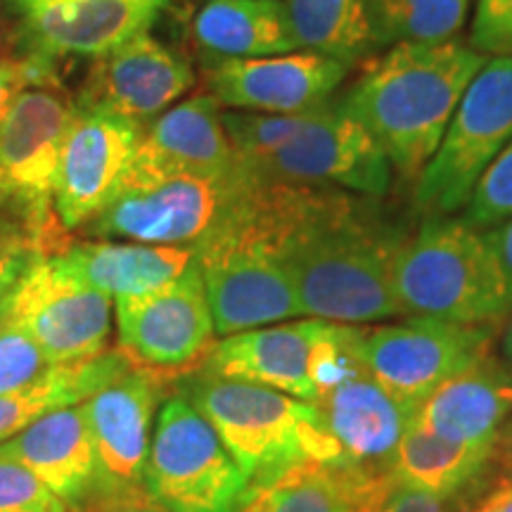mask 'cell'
<instances>
[{"mask_svg":"<svg viewBox=\"0 0 512 512\" xmlns=\"http://www.w3.org/2000/svg\"><path fill=\"white\" fill-rule=\"evenodd\" d=\"M486 60L458 38L401 43L363 62L337 102L380 143L394 174L415 181L437 152L467 83Z\"/></svg>","mask_w":512,"mask_h":512,"instance_id":"obj_1","label":"cell"},{"mask_svg":"<svg viewBox=\"0 0 512 512\" xmlns=\"http://www.w3.org/2000/svg\"><path fill=\"white\" fill-rule=\"evenodd\" d=\"M368 200L373 197L342 192L285 252L304 318L373 325L401 316L394 266L408 238Z\"/></svg>","mask_w":512,"mask_h":512,"instance_id":"obj_2","label":"cell"},{"mask_svg":"<svg viewBox=\"0 0 512 512\" xmlns=\"http://www.w3.org/2000/svg\"><path fill=\"white\" fill-rule=\"evenodd\" d=\"M171 384L219 432L249 479L247 496L297 467L347 463L309 401L254 382L228 380L202 366Z\"/></svg>","mask_w":512,"mask_h":512,"instance_id":"obj_3","label":"cell"},{"mask_svg":"<svg viewBox=\"0 0 512 512\" xmlns=\"http://www.w3.org/2000/svg\"><path fill=\"white\" fill-rule=\"evenodd\" d=\"M401 316L496 325L512 311V283L486 230L456 214H427L394 266Z\"/></svg>","mask_w":512,"mask_h":512,"instance_id":"obj_4","label":"cell"},{"mask_svg":"<svg viewBox=\"0 0 512 512\" xmlns=\"http://www.w3.org/2000/svg\"><path fill=\"white\" fill-rule=\"evenodd\" d=\"M238 162L226 176L169 169L133 155L110 202L79 233L88 240L195 247L226 214Z\"/></svg>","mask_w":512,"mask_h":512,"instance_id":"obj_5","label":"cell"},{"mask_svg":"<svg viewBox=\"0 0 512 512\" xmlns=\"http://www.w3.org/2000/svg\"><path fill=\"white\" fill-rule=\"evenodd\" d=\"M74 95L62 79L22 88L0 126V195L15 202L48 256L62 252L74 233L55 214L53 192Z\"/></svg>","mask_w":512,"mask_h":512,"instance_id":"obj_6","label":"cell"},{"mask_svg":"<svg viewBox=\"0 0 512 512\" xmlns=\"http://www.w3.org/2000/svg\"><path fill=\"white\" fill-rule=\"evenodd\" d=\"M145 491L169 512H240L249 479L214 425L174 394L159 406Z\"/></svg>","mask_w":512,"mask_h":512,"instance_id":"obj_7","label":"cell"},{"mask_svg":"<svg viewBox=\"0 0 512 512\" xmlns=\"http://www.w3.org/2000/svg\"><path fill=\"white\" fill-rule=\"evenodd\" d=\"M510 140L512 57H489L467 83L434 157L415 178V202L427 214H460Z\"/></svg>","mask_w":512,"mask_h":512,"instance_id":"obj_8","label":"cell"},{"mask_svg":"<svg viewBox=\"0 0 512 512\" xmlns=\"http://www.w3.org/2000/svg\"><path fill=\"white\" fill-rule=\"evenodd\" d=\"M494 335V325L408 316L403 323L358 325V354L389 394L418 408L441 384L489 356Z\"/></svg>","mask_w":512,"mask_h":512,"instance_id":"obj_9","label":"cell"},{"mask_svg":"<svg viewBox=\"0 0 512 512\" xmlns=\"http://www.w3.org/2000/svg\"><path fill=\"white\" fill-rule=\"evenodd\" d=\"M171 377L131 368L81 403L95 453V491L86 512L147 501L145 470L150 427Z\"/></svg>","mask_w":512,"mask_h":512,"instance_id":"obj_10","label":"cell"},{"mask_svg":"<svg viewBox=\"0 0 512 512\" xmlns=\"http://www.w3.org/2000/svg\"><path fill=\"white\" fill-rule=\"evenodd\" d=\"M119 344L140 368L159 370L171 382L207 361L214 347V316L197 261L176 280L152 292L114 297Z\"/></svg>","mask_w":512,"mask_h":512,"instance_id":"obj_11","label":"cell"},{"mask_svg":"<svg viewBox=\"0 0 512 512\" xmlns=\"http://www.w3.org/2000/svg\"><path fill=\"white\" fill-rule=\"evenodd\" d=\"M216 335L264 328L302 318L292 278L283 261L226 228H211L195 245Z\"/></svg>","mask_w":512,"mask_h":512,"instance_id":"obj_12","label":"cell"},{"mask_svg":"<svg viewBox=\"0 0 512 512\" xmlns=\"http://www.w3.org/2000/svg\"><path fill=\"white\" fill-rule=\"evenodd\" d=\"M245 166L261 176L325 185L373 200L387 195L394 178L387 152L335 100L318 107L299 136L275 155Z\"/></svg>","mask_w":512,"mask_h":512,"instance_id":"obj_13","label":"cell"},{"mask_svg":"<svg viewBox=\"0 0 512 512\" xmlns=\"http://www.w3.org/2000/svg\"><path fill=\"white\" fill-rule=\"evenodd\" d=\"M8 318L34 337L50 366L110 349L112 297L62 273L48 256L19 283Z\"/></svg>","mask_w":512,"mask_h":512,"instance_id":"obj_14","label":"cell"},{"mask_svg":"<svg viewBox=\"0 0 512 512\" xmlns=\"http://www.w3.org/2000/svg\"><path fill=\"white\" fill-rule=\"evenodd\" d=\"M143 126L102 107L74 105L55 176L53 204L69 233L100 214L136 155Z\"/></svg>","mask_w":512,"mask_h":512,"instance_id":"obj_15","label":"cell"},{"mask_svg":"<svg viewBox=\"0 0 512 512\" xmlns=\"http://www.w3.org/2000/svg\"><path fill=\"white\" fill-rule=\"evenodd\" d=\"M169 0H57L22 19L15 60L60 72L67 60H100L145 34Z\"/></svg>","mask_w":512,"mask_h":512,"instance_id":"obj_16","label":"cell"},{"mask_svg":"<svg viewBox=\"0 0 512 512\" xmlns=\"http://www.w3.org/2000/svg\"><path fill=\"white\" fill-rule=\"evenodd\" d=\"M351 72L311 50L247 60H202L204 86L221 107L238 112L297 114L332 100Z\"/></svg>","mask_w":512,"mask_h":512,"instance_id":"obj_17","label":"cell"},{"mask_svg":"<svg viewBox=\"0 0 512 512\" xmlns=\"http://www.w3.org/2000/svg\"><path fill=\"white\" fill-rule=\"evenodd\" d=\"M195 81L192 64L145 31L93 60L91 72L74 95V105L102 107L147 124L188 93Z\"/></svg>","mask_w":512,"mask_h":512,"instance_id":"obj_18","label":"cell"},{"mask_svg":"<svg viewBox=\"0 0 512 512\" xmlns=\"http://www.w3.org/2000/svg\"><path fill=\"white\" fill-rule=\"evenodd\" d=\"M330 437L349 465L387 472L403 432L418 408L408 406L387 392L366 363H358L342 380L318 394L313 401Z\"/></svg>","mask_w":512,"mask_h":512,"instance_id":"obj_19","label":"cell"},{"mask_svg":"<svg viewBox=\"0 0 512 512\" xmlns=\"http://www.w3.org/2000/svg\"><path fill=\"white\" fill-rule=\"evenodd\" d=\"M325 323L328 320L304 318L221 337L202 368L228 380L254 382L313 403L316 387L311 380V358Z\"/></svg>","mask_w":512,"mask_h":512,"instance_id":"obj_20","label":"cell"},{"mask_svg":"<svg viewBox=\"0 0 512 512\" xmlns=\"http://www.w3.org/2000/svg\"><path fill=\"white\" fill-rule=\"evenodd\" d=\"M0 458L41 479L72 512H86L95 491V453L81 403L53 411L0 441Z\"/></svg>","mask_w":512,"mask_h":512,"instance_id":"obj_21","label":"cell"},{"mask_svg":"<svg viewBox=\"0 0 512 512\" xmlns=\"http://www.w3.org/2000/svg\"><path fill=\"white\" fill-rule=\"evenodd\" d=\"M510 415L512 368L489 354L427 396L413 422L439 437L477 444L496 441Z\"/></svg>","mask_w":512,"mask_h":512,"instance_id":"obj_22","label":"cell"},{"mask_svg":"<svg viewBox=\"0 0 512 512\" xmlns=\"http://www.w3.org/2000/svg\"><path fill=\"white\" fill-rule=\"evenodd\" d=\"M48 259L62 273L114 299L152 292L176 280L195 261V247L86 238L72 240L62 252Z\"/></svg>","mask_w":512,"mask_h":512,"instance_id":"obj_23","label":"cell"},{"mask_svg":"<svg viewBox=\"0 0 512 512\" xmlns=\"http://www.w3.org/2000/svg\"><path fill=\"white\" fill-rule=\"evenodd\" d=\"M392 491L387 472L316 463L252 491L240 512H380Z\"/></svg>","mask_w":512,"mask_h":512,"instance_id":"obj_24","label":"cell"},{"mask_svg":"<svg viewBox=\"0 0 512 512\" xmlns=\"http://www.w3.org/2000/svg\"><path fill=\"white\" fill-rule=\"evenodd\" d=\"M221 114L223 107L209 93L169 107L143 126L136 157L169 169L211 176L230 174L238 159Z\"/></svg>","mask_w":512,"mask_h":512,"instance_id":"obj_25","label":"cell"},{"mask_svg":"<svg viewBox=\"0 0 512 512\" xmlns=\"http://www.w3.org/2000/svg\"><path fill=\"white\" fill-rule=\"evenodd\" d=\"M202 60H247L299 50L283 0H204L190 19Z\"/></svg>","mask_w":512,"mask_h":512,"instance_id":"obj_26","label":"cell"},{"mask_svg":"<svg viewBox=\"0 0 512 512\" xmlns=\"http://www.w3.org/2000/svg\"><path fill=\"white\" fill-rule=\"evenodd\" d=\"M496 441H453L411 420L387 465L394 486L415 489L441 501H453L482 475L494 456Z\"/></svg>","mask_w":512,"mask_h":512,"instance_id":"obj_27","label":"cell"},{"mask_svg":"<svg viewBox=\"0 0 512 512\" xmlns=\"http://www.w3.org/2000/svg\"><path fill=\"white\" fill-rule=\"evenodd\" d=\"M136 363L121 347L76 363L48 366L46 373L17 392L0 394V441L15 437L43 415L76 406L117 380Z\"/></svg>","mask_w":512,"mask_h":512,"instance_id":"obj_28","label":"cell"},{"mask_svg":"<svg viewBox=\"0 0 512 512\" xmlns=\"http://www.w3.org/2000/svg\"><path fill=\"white\" fill-rule=\"evenodd\" d=\"M299 50L328 55L356 69L377 55L368 0H283Z\"/></svg>","mask_w":512,"mask_h":512,"instance_id":"obj_29","label":"cell"},{"mask_svg":"<svg viewBox=\"0 0 512 512\" xmlns=\"http://www.w3.org/2000/svg\"><path fill=\"white\" fill-rule=\"evenodd\" d=\"M377 53L401 43L453 41L470 15V0H368Z\"/></svg>","mask_w":512,"mask_h":512,"instance_id":"obj_30","label":"cell"},{"mask_svg":"<svg viewBox=\"0 0 512 512\" xmlns=\"http://www.w3.org/2000/svg\"><path fill=\"white\" fill-rule=\"evenodd\" d=\"M316 110L297 114L230 110L223 112L221 117L230 138V145H233L235 159L242 164H256L261 159L275 155L280 147H285L294 136H299V131L309 124Z\"/></svg>","mask_w":512,"mask_h":512,"instance_id":"obj_31","label":"cell"},{"mask_svg":"<svg viewBox=\"0 0 512 512\" xmlns=\"http://www.w3.org/2000/svg\"><path fill=\"white\" fill-rule=\"evenodd\" d=\"M460 216L479 230H494L512 216V140L491 162Z\"/></svg>","mask_w":512,"mask_h":512,"instance_id":"obj_32","label":"cell"},{"mask_svg":"<svg viewBox=\"0 0 512 512\" xmlns=\"http://www.w3.org/2000/svg\"><path fill=\"white\" fill-rule=\"evenodd\" d=\"M50 363L22 325L5 320L0 325V394L17 392L46 373Z\"/></svg>","mask_w":512,"mask_h":512,"instance_id":"obj_33","label":"cell"},{"mask_svg":"<svg viewBox=\"0 0 512 512\" xmlns=\"http://www.w3.org/2000/svg\"><path fill=\"white\" fill-rule=\"evenodd\" d=\"M0 512H72L34 472L0 458Z\"/></svg>","mask_w":512,"mask_h":512,"instance_id":"obj_34","label":"cell"},{"mask_svg":"<svg viewBox=\"0 0 512 512\" xmlns=\"http://www.w3.org/2000/svg\"><path fill=\"white\" fill-rule=\"evenodd\" d=\"M470 46L486 57H512V0H477Z\"/></svg>","mask_w":512,"mask_h":512,"instance_id":"obj_35","label":"cell"},{"mask_svg":"<svg viewBox=\"0 0 512 512\" xmlns=\"http://www.w3.org/2000/svg\"><path fill=\"white\" fill-rule=\"evenodd\" d=\"M43 256L46 254L27 238H0V299L15 294L19 283Z\"/></svg>","mask_w":512,"mask_h":512,"instance_id":"obj_36","label":"cell"},{"mask_svg":"<svg viewBox=\"0 0 512 512\" xmlns=\"http://www.w3.org/2000/svg\"><path fill=\"white\" fill-rule=\"evenodd\" d=\"M31 76L22 62L10 60V57H0V126L8 117L12 102L22 93L24 86H29Z\"/></svg>","mask_w":512,"mask_h":512,"instance_id":"obj_37","label":"cell"},{"mask_svg":"<svg viewBox=\"0 0 512 512\" xmlns=\"http://www.w3.org/2000/svg\"><path fill=\"white\" fill-rule=\"evenodd\" d=\"M380 512H448V503L422 491L394 486Z\"/></svg>","mask_w":512,"mask_h":512,"instance_id":"obj_38","label":"cell"},{"mask_svg":"<svg viewBox=\"0 0 512 512\" xmlns=\"http://www.w3.org/2000/svg\"><path fill=\"white\" fill-rule=\"evenodd\" d=\"M0 238H27L34 242L43 254H46V249H43L41 240H38V235L34 233V228L29 226L27 216L22 214V209L3 195H0Z\"/></svg>","mask_w":512,"mask_h":512,"instance_id":"obj_39","label":"cell"},{"mask_svg":"<svg viewBox=\"0 0 512 512\" xmlns=\"http://www.w3.org/2000/svg\"><path fill=\"white\" fill-rule=\"evenodd\" d=\"M19 27H22V17H19L15 0H0V57L15 60Z\"/></svg>","mask_w":512,"mask_h":512,"instance_id":"obj_40","label":"cell"},{"mask_svg":"<svg viewBox=\"0 0 512 512\" xmlns=\"http://www.w3.org/2000/svg\"><path fill=\"white\" fill-rule=\"evenodd\" d=\"M467 512H512V479H501L491 486Z\"/></svg>","mask_w":512,"mask_h":512,"instance_id":"obj_41","label":"cell"},{"mask_svg":"<svg viewBox=\"0 0 512 512\" xmlns=\"http://www.w3.org/2000/svg\"><path fill=\"white\" fill-rule=\"evenodd\" d=\"M486 235H489L491 245H494L498 259H501L505 273H508V278L512 283V216L505 223H501L498 228L486 230Z\"/></svg>","mask_w":512,"mask_h":512,"instance_id":"obj_42","label":"cell"},{"mask_svg":"<svg viewBox=\"0 0 512 512\" xmlns=\"http://www.w3.org/2000/svg\"><path fill=\"white\" fill-rule=\"evenodd\" d=\"M95 512H169V510H164L162 505L152 503L150 498H147V501H138V503H124V505H114V508H102V510H95Z\"/></svg>","mask_w":512,"mask_h":512,"instance_id":"obj_43","label":"cell"},{"mask_svg":"<svg viewBox=\"0 0 512 512\" xmlns=\"http://www.w3.org/2000/svg\"><path fill=\"white\" fill-rule=\"evenodd\" d=\"M50 3H57V0H15L17 12L22 19L27 17L29 12H34L38 8H46V5H50Z\"/></svg>","mask_w":512,"mask_h":512,"instance_id":"obj_44","label":"cell"},{"mask_svg":"<svg viewBox=\"0 0 512 512\" xmlns=\"http://www.w3.org/2000/svg\"><path fill=\"white\" fill-rule=\"evenodd\" d=\"M501 349H503L505 363L512 368V318L508 320V325H505V332L501 337Z\"/></svg>","mask_w":512,"mask_h":512,"instance_id":"obj_45","label":"cell"},{"mask_svg":"<svg viewBox=\"0 0 512 512\" xmlns=\"http://www.w3.org/2000/svg\"><path fill=\"white\" fill-rule=\"evenodd\" d=\"M12 299H15V294H10V297H3V299H0V325H3L5 320H8V316H10Z\"/></svg>","mask_w":512,"mask_h":512,"instance_id":"obj_46","label":"cell"}]
</instances>
